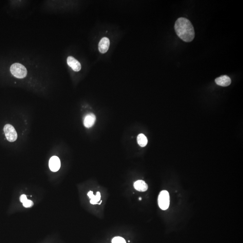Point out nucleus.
Wrapping results in <instances>:
<instances>
[{"instance_id":"0eeeda50","label":"nucleus","mask_w":243,"mask_h":243,"mask_svg":"<svg viewBox=\"0 0 243 243\" xmlns=\"http://www.w3.org/2000/svg\"><path fill=\"white\" fill-rule=\"evenodd\" d=\"M67 63L72 70L76 72H78L81 69V65L78 61L73 57L69 56L67 60Z\"/></svg>"},{"instance_id":"6e6552de","label":"nucleus","mask_w":243,"mask_h":243,"mask_svg":"<svg viewBox=\"0 0 243 243\" xmlns=\"http://www.w3.org/2000/svg\"><path fill=\"white\" fill-rule=\"evenodd\" d=\"M217 85L222 87H227L231 84V79L227 75H223L217 78L215 80Z\"/></svg>"},{"instance_id":"423d86ee","label":"nucleus","mask_w":243,"mask_h":243,"mask_svg":"<svg viewBox=\"0 0 243 243\" xmlns=\"http://www.w3.org/2000/svg\"><path fill=\"white\" fill-rule=\"evenodd\" d=\"M110 41L109 38L106 37L102 38L99 43L98 48L100 52L102 54L106 53L109 50Z\"/></svg>"},{"instance_id":"2eb2a0df","label":"nucleus","mask_w":243,"mask_h":243,"mask_svg":"<svg viewBox=\"0 0 243 243\" xmlns=\"http://www.w3.org/2000/svg\"><path fill=\"white\" fill-rule=\"evenodd\" d=\"M27 199V198L26 195L25 194H22V195H21L20 197V202L22 203Z\"/></svg>"},{"instance_id":"20e7f679","label":"nucleus","mask_w":243,"mask_h":243,"mask_svg":"<svg viewBox=\"0 0 243 243\" xmlns=\"http://www.w3.org/2000/svg\"><path fill=\"white\" fill-rule=\"evenodd\" d=\"M4 132L6 139L9 142H14L17 139V133L12 125L6 124L4 128Z\"/></svg>"},{"instance_id":"4468645a","label":"nucleus","mask_w":243,"mask_h":243,"mask_svg":"<svg viewBox=\"0 0 243 243\" xmlns=\"http://www.w3.org/2000/svg\"><path fill=\"white\" fill-rule=\"evenodd\" d=\"M23 205L25 208H29L32 206L33 205V202L31 200L27 199L23 203Z\"/></svg>"},{"instance_id":"9b49d317","label":"nucleus","mask_w":243,"mask_h":243,"mask_svg":"<svg viewBox=\"0 0 243 243\" xmlns=\"http://www.w3.org/2000/svg\"><path fill=\"white\" fill-rule=\"evenodd\" d=\"M87 195L89 196V198H91V200H90V203L92 205H96L98 204V202L100 200L101 195L100 192H97L96 195H94L93 194V192L92 191H90L87 194Z\"/></svg>"},{"instance_id":"f257e3e1","label":"nucleus","mask_w":243,"mask_h":243,"mask_svg":"<svg viewBox=\"0 0 243 243\" xmlns=\"http://www.w3.org/2000/svg\"><path fill=\"white\" fill-rule=\"evenodd\" d=\"M174 28L178 37L185 42H191L194 39V28L190 21L187 18H178L175 24Z\"/></svg>"},{"instance_id":"f03ea898","label":"nucleus","mask_w":243,"mask_h":243,"mask_svg":"<svg viewBox=\"0 0 243 243\" xmlns=\"http://www.w3.org/2000/svg\"><path fill=\"white\" fill-rule=\"evenodd\" d=\"M11 74L15 77L18 78H24L27 75V70L23 65L21 63H14L10 68Z\"/></svg>"},{"instance_id":"1a4fd4ad","label":"nucleus","mask_w":243,"mask_h":243,"mask_svg":"<svg viewBox=\"0 0 243 243\" xmlns=\"http://www.w3.org/2000/svg\"><path fill=\"white\" fill-rule=\"evenodd\" d=\"M96 120V116L93 114L90 113L87 114L84 118V126L87 128H90L92 127L95 122Z\"/></svg>"},{"instance_id":"7ed1b4c3","label":"nucleus","mask_w":243,"mask_h":243,"mask_svg":"<svg viewBox=\"0 0 243 243\" xmlns=\"http://www.w3.org/2000/svg\"><path fill=\"white\" fill-rule=\"evenodd\" d=\"M158 204L159 208L163 210L169 208L170 205V196L169 193L167 190H163L159 193Z\"/></svg>"},{"instance_id":"ddd939ff","label":"nucleus","mask_w":243,"mask_h":243,"mask_svg":"<svg viewBox=\"0 0 243 243\" xmlns=\"http://www.w3.org/2000/svg\"><path fill=\"white\" fill-rule=\"evenodd\" d=\"M112 243H126V242L122 237H115L113 238Z\"/></svg>"},{"instance_id":"dca6fc26","label":"nucleus","mask_w":243,"mask_h":243,"mask_svg":"<svg viewBox=\"0 0 243 243\" xmlns=\"http://www.w3.org/2000/svg\"><path fill=\"white\" fill-rule=\"evenodd\" d=\"M139 200H141V198H139Z\"/></svg>"},{"instance_id":"39448f33","label":"nucleus","mask_w":243,"mask_h":243,"mask_svg":"<svg viewBox=\"0 0 243 243\" xmlns=\"http://www.w3.org/2000/svg\"><path fill=\"white\" fill-rule=\"evenodd\" d=\"M49 166L52 171L54 172L58 171L60 168V158L56 156H52L49 160Z\"/></svg>"},{"instance_id":"f8f14e48","label":"nucleus","mask_w":243,"mask_h":243,"mask_svg":"<svg viewBox=\"0 0 243 243\" xmlns=\"http://www.w3.org/2000/svg\"><path fill=\"white\" fill-rule=\"evenodd\" d=\"M137 141L139 146L141 147H146L148 143L147 138L143 134H140L138 136Z\"/></svg>"},{"instance_id":"9d476101","label":"nucleus","mask_w":243,"mask_h":243,"mask_svg":"<svg viewBox=\"0 0 243 243\" xmlns=\"http://www.w3.org/2000/svg\"><path fill=\"white\" fill-rule=\"evenodd\" d=\"M134 187L137 191L140 192L146 191L148 188L147 184L143 180H138L135 182Z\"/></svg>"}]
</instances>
